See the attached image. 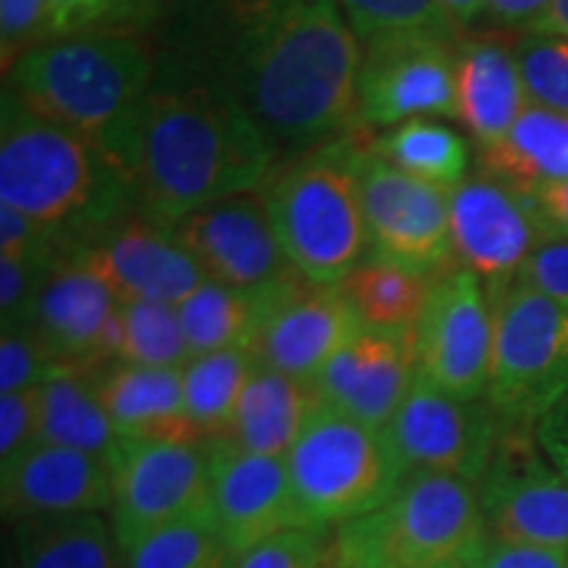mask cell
I'll list each match as a JSON object with an SVG mask.
<instances>
[{"mask_svg":"<svg viewBox=\"0 0 568 568\" xmlns=\"http://www.w3.org/2000/svg\"><path fill=\"white\" fill-rule=\"evenodd\" d=\"M105 460L111 471L109 518L124 552L153 531L211 514L205 445L119 437Z\"/></svg>","mask_w":568,"mask_h":568,"instance_id":"obj_9","label":"cell"},{"mask_svg":"<svg viewBox=\"0 0 568 568\" xmlns=\"http://www.w3.org/2000/svg\"><path fill=\"white\" fill-rule=\"evenodd\" d=\"M209 280L266 293L297 276L276 237L261 190L224 197L172 224Z\"/></svg>","mask_w":568,"mask_h":568,"instance_id":"obj_19","label":"cell"},{"mask_svg":"<svg viewBox=\"0 0 568 568\" xmlns=\"http://www.w3.org/2000/svg\"><path fill=\"white\" fill-rule=\"evenodd\" d=\"M124 556V568H232L234 560L211 514L153 531Z\"/></svg>","mask_w":568,"mask_h":568,"instance_id":"obj_33","label":"cell"},{"mask_svg":"<svg viewBox=\"0 0 568 568\" xmlns=\"http://www.w3.org/2000/svg\"><path fill=\"white\" fill-rule=\"evenodd\" d=\"M481 174L535 195L568 180V113L527 105L506 138L481 151Z\"/></svg>","mask_w":568,"mask_h":568,"instance_id":"obj_27","label":"cell"},{"mask_svg":"<svg viewBox=\"0 0 568 568\" xmlns=\"http://www.w3.org/2000/svg\"><path fill=\"white\" fill-rule=\"evenodd\" d=\"M416 379V332L364 329L314 376L316 400L385 432Z\"/></svg>","mask_w":568,"mask_h":568,"instance_id":"obj_21","label":"cell"},{"mask_svg":"<svg viewBox=\"0 0 568 568\" xmlns=\"http://www.w3.org/2000/svg\"><path fill=\"white\" fill-rule=\"evenodd\" d=\"M0 34H3V71L32 51L45 38V0H0ZM45 42V40H42Z\"/></svg>","mask_w":568,"mask_h":568,"instance_id":"obj_40","label":"cell"},{"mask_svg":"<svg viewBox=\"0 0 568 568\" xmlns=\"http://www.w3.org/2000/svg\"><path fill=\"white\" fill-rule=\"evenodd\" d=\"M134 203L130 184L98 140L45 122L3 95L0 205L80 240Z\"/></svg>","mask_w":568,"mask_h":568,"instance_id":"obj_3","label":"cell"},{"mask_svg":"<svg viewBox=\"0 0 568 568\" xmlns=\"http://www.w3.org/2000/svg\"><path fill=\"white\" fill-rule=\"evenodd\" d=\"M516 282L568 305V237L550 234L548 240H542Z\"/></svg>","mask_w":568,"mask_h":568,"instance_id":"obj_41","label":"cell"},{"mask_svg":"<svg viewBox=\"0 0 568 568\" xmlns=\"http://www.w3.org/2000/svg\"><path fill=\"white\" fill-rule=\"evenodd\" d=\"M116 0H45V38L77 34L95 24Z\"/></svg>","mask_w":568,"mask_h":568,"instance_id":"obj_43","label":"cell"},{"mask_svg":"<svg viewBox=\"0 0 568 568\" xmlns=\"http://www.w3.org/2000/svg\"><path fill=\"white\" fill-rule=\"evenodd\" d=\"M456 45L435 34H397L364 42L358 122L397 126L410 119L456 116Z\"/></svg>","mask_w":568,"mask_h":568,"instance_id":"obj_16","label":"cell"},{"mask_svg":"<svg viewBox=\"0 0 568 568\" xmlns=\"http://www.w3.org/2000/svg\"><path fill=\"white\" fill-rule=\"evenodd\" d=\"M314 406L316 395L308 382L255 364L222 439L253 456L287 458Z\"/></svg>","mask_w":568,"mask_h":568,"instance_id":"obj_25","label":"cell"},{"mask_svg":"<svg viewBox=\"0 0 568 568\" xmlns=\"http://www.w3.org/2000/svg\"><path fill=\"white\" fill-rule=\"evenodd\" d=\"M98 374L101 368H59L42 382L38 443L109 458L119 435L98 393Z\"/></svg>","mask_w":568,"mask_h":568,"instance_id":"obj_28","label":"cell"},{"mask_svg":"<svg viewBox=\"0 0 568 568\" xmlns=\"http://www.w3.org/2000/svg\"><path fill=\"white\" fill-rule=\"evenodd\" d=\"M30 329L59 368H105L119 361L122 301L71 240L61 245L34 301Z\"/></svg>","mask_w":568,"mask_h":568,"instance_id":"obj_13","label":"cell"},{"mask_svg":"<svg viewBox=\"0 0 568 568\" xmlns=\"http://www.w3.org/2000/svg\"><path fill=\"white\" fill-rule=\"evenodd\" d=\"M55 372L59 366L30 326L3 329V337H0V395L40 387Z\"/></svg>","mask_w":568,"mask_h":568,"instance_id":"obj_38","label":"cell"},{"mask_svg":"<svg viewBox=\"0 0 568 568\" xmlns=\"http://www.w3.org/2000/svg\"><path fill=\"white\" fill-rule=\"evenodd\" d=\"M361 197L372 255L426 274L450 268V187L418 180L366 148Z\"/></svg>","mask_w":568,"mask_h":568,"instance_id":"obj_12","label":"cell"},{"mask_svg":"<svg viewBox=\"0 0 568 568\" xmlns=\"http://www.w3.org/2000/svg\"><path fill=\"white\" fill-rule=\"evenodd\" d=\"M6 77L34 116L98 142L116 132L155 84L148 42L111 30L38 42Z\"/></svg>","mask_w":568,"mask_h":568,"instance_id":"obj_4","label":"cell"},{"mask_svg":"<svg viewBox=\"0 0 568 568\" xmlns=\"http://www.w3.org/2000/svg\"><path fill=\"white\" fill-rule=\"evenodd\" d=\"M109 460L61 445L34 443L0 464V510L6 524L27 518L109 514Z\"/></svg>","mask_w":568,"mask_h":568,"instance_id":"obj_22","label":"cell"},{"mask_svg":"<svg viewBox=\"0 0 568 568\" xmlns=\"http://www.w3.org/2000/svg\"><path fill=\"white\" fill-rule=\"evenodd\" d=\"M361 42L397 34H435L453 40L458 30L443 0H337Z\"/></svg>","mask_w":568,"mask_h":568,"instance_id":"obj_35","label":"cell"},{"mask_svg":"<svg viewBox=\"0 0 568 568\" xmlns=\"http://www.w3.org/2000/svg\"><path fill=\"white\" fill-rule=\"evenodd\" d=\"M361 61L364 45L337 0H268L224 88L276 151L305 153L358 122Z\"/></svg>","mask_w":568,"mask_h":568,"instance_id":"obj_2","label":"cell"},{"mask_svg":"<svg viewBox=\"0 0 568 568\" xmlns=\"http://www.w3.org/2000/svg\"><path fill=\"white\" fill-rule=\"evenodd\" d=\"M366 148L337 138L274 166L261 184L274 232L295 272L316 284H339L372 253L361 197Z\"/></svg>","mask_w":568,"mask_h":568,"instance_id":"obj_5","label":"cell"},{"mask_svg":"<svg viewBox=\"0 0 568 568\" xmlns=\"http://www.w3.org/2000/svg\"><path fill=\"white\" fill-rule=\"evenodd\" d=\"M101 145L130 184L134 205L161 224L258 190L280 155L224 84L203 82L153 84Z\"/></svg>","mask_w":568,"mask_h":568,"instance_id":"obj_1","label":"cell"},{"mask_svg":"<svg viewBox=\"0 0 568 568\" xmlns=\"http://www.w3.org/2000/svg\"><path fill=\"white\" fill-rule=\"evenodd\" d=\"M205 453L211 516L232 556L255 548L280 531L303 527L287 460L253 456L224 439L205 445Z\"/></svg>","mask_w":568,"mask_h":568,"instance_id":"obj_20","label":"cell"},{"mask_svg":"<svg viewBox=\"0 0 568 568\" xmlns=\"http://www.w3.org/2000/svg\"><path fill=\"white\" fill-rule=\"evenodd\" d=\"M479 487L410 471L374 514L337 527L343 568H471L489 542Z\"/></svg>","mask_w":568,"mask_h":568,"instance_id":"obj_6","label":"cell"},{"mask_svg":"<svg viewBox=\"0 0 568 568\" xmlns=\"http://www.w3.org/2000/svg\"><path fill=\"white\" fill-rule=\"evenodd\" d=\"M84 261L103 276L119 301L180 305L209 280L195 255L182 245L172 224L140 209L126 211L80 240H71Z\"/></svg>","mask_w":568,"mask_h":568,"instance_id":"obj_17","label":"cell"},{"mask_svg":"<svg viewBox=\"0 0 568 568\" xmlns=\"http://www.w3.org/2000/svg\"><path fill=\"white\" fill-rule=\"evenodd\" d=\"M537 443L550 464L568 479V393L539 418Z\"/></svg>","mask_w":568,"mask_h":568,"instance_id":"obj_44","label":"cell"},{"mask_svg":"<svg viewBox=\"0 0 568 568\" xmlns=\"http://www.w3.org/2000/svg\"><path fill=\"white\" fill-rule=\"evenodd\" d=\"M284 460L303 527L358 521L385 506L406 477L385 432L318 400Z\"/></svg>","mask_w":568,"mask_h":568,"instance_id":"obj_7","label":"cell"},{"mask_svg":"<svg viewBox=\"0 0 568 568\" xmlns=\"http://www.w3.org/2000/svg\"><path fill=\"white\" fill-rule=\"evenodd\" d=\"M261 311H264V293H247L216 280H205L195 293L176 305L193 358L251 345Z\"/></svg>","mask_w":568,"mask_h":568,"instance_id":"obj_31","label":"cell"},{"mask_svg":"<svg viewBox=\"0 0 568 568\" xmlns=\"http://www.w3.org/2000/svg\"><path fill=\"white\" fill-rule=\"evenodd\" d=\"M232 568H343L337 529L295 527L234 556Z\"/></svg>","mask_w":568,"mask_h":568,"instance_id":"obj_37","label":"cell"},{"mask_svg":"<svg viewBox=\"0 0 568 568\" xmlns=\"http://www.w3.org/2000/svg\"><path fill=\"white\" fill-rule=\"evenodd\" d=\"M372 151L418 180L456 187L466 180L468 145L450 126L432 119H410L374 140Z\"/></svg>","mask_w":568,"mask_h":568,"instance_id":"obj_32","label":"cell"},{"mask_svg":"<svg viewBox=\"0 0 568 568\" xmlns=\"http://www.w3.org/2000/svg\"><path fill=\"white\" fill-rule=\"evenodd\" d=\"M487 295L495 314L487 400L503 426L537 432L568 393V305L521 282Z\"/></svg>","mask_w":568,"mask_h":568,"instance_id":"obj_8","label":"cell"},{"mask_svg":"<svg viewBox=\"0 0 568 568\" xmlns=\"http://www.w3.org/2000/svg\"><path fill=\"white\" fill-rule=\"evenodd\" d=\"M6 568H13V564H6Z\"/></svg>","mask_w":568,"mask_h":568,"instance_id":"obj_49","label":"cell"},{"mask_svg":"<svg viewBox=\"0 0 568 568\" xmlns=\"http://www.w3.org/2000/svg\"><path fill=\"white\" fill-rule=\"evenodd\" d=\"M529 32H548L558 34V38H568V0H552L548 13Z\"/></svg>","mask_w":568,"mask_h":568,"instance_id":"obj_48","label":"cell"},{"mask_svg":"<svg viewBox=\"0 0 568 568\" xmlns=\"http://www.w3.org/2000/svg\"><path fill=\"white\" fill-rule=\"evenodd\" d=\"M40 387L0 395V464H9L38 443Z\"/></svg>","mask_w":568,"mask_h":568,"instance_id":"obj_39","label":"cell"},{"mask_svg":"<svg viewBox=\"0 0 568 568\" xmlns=\"http://www.w3.org/2000/svg\"><path fill=\"white\" fill-rule=\"evenodd\" d=\"M111 518L105 514L42 516L11 524L13 568H124Z\"/></svg>","mask_w":568,"mask_h":568,"instance_id":"obj_26","label":"cell"},{"mask_svg":"<svg viewBox=\"0 0 568 568\" xmlns=\"http://www.w3.org/2000/svg\"><path fill=\"white\" fill-rule=\"evenodd\" d=\"M447 17L456 30H466L479 17H485V0H443Z\"/></svg>","mask_w":568,"mask_h":568,"instance_id":"obj_47","label":"cell"},{"mask_svg":"<svg viewBox=\"0 0 568 568\" xmlns=\"http://www.w3.org/2000/svg\"><path fill=\"white\" fill-rule=\"evenodd\" d=\"M535 203L548 232L558 234V237H568V180L539 190V193H535Z\"/></svg>","mask_w":568,"mask_h":568,"instance_id":"obj_46","label":"cell"},{"mask_svg":"<svg viewBox=\"0 0 568 568\" xmlns=\"http://www.w3.org/2000/svg\"><path fill=\"white\" fill-rule=\"evenodd\" d=\"M456 119L481 151L506 138L529 105L516 40L506 34H471L456 48Z\"/></svg>","mask_w":568,"mask_h":568,"instance_id":"obj_23","label":"cell"},{"mask_svg":"<svg viewBox=\"0 0 568 568\" xmlns=\"http://www.w3.org/2000/svg\"><path fill=\"white\" fill-rule=\"evenodd\" d=\"M516 63L531 105L568 113V38L524 32L516 40Z\"/></svg>","mask_w":568,"mask_h":568,"instance_id":"obj_36","label":"cell"},{"mask_svg":"<svg viewBox=\"0 0 568 568\" xmlns=\"http://www.w3.org/2000/svg\"><path fill=\"white\" fill-rule=\"evenodd\" d=\"M552 0H485V17L503 30L529 32L550 9Z\"/></svg>","mask_w":568,"mask_h":568,"instance_id":"obj_45","label":"cell"},{"mask_svg":"<svg viewBox=\"0 0 568 568\" xmlns=\"http://www.w3.org/2000/svg\"><path fill=\"white\" fill-rule=\"evenodd\" d=\"M361 329L364 324L339 284H316L297 274L264 293L251 347L258 364L311 385Z\"/></svg>","mask_w":568,"mask_h":568,"instance_id":"obj_18","label":"cell"},{"mask_svg":"<svg viewBox=\"0 0 568 568\" xmlns=\"http://www.w3.org/2000/svg\"><path fill=\"white\" fill-rule=\"evenodd\" d=\"M495 314L477 274L450 266L437 274L416 329V374L447 395L487 397Z\"/></svg>","mask_w":568,"mask_h":568,"instance_id":"obj_11","label":"cell"},{"mask_svg":"<svg viewBox=\"0 0 568 568\" xmlns=\"http://www.w3.org/2000/svg\"><path fill=\"white\" fill-rule=\"evenodd\" d=\"M98 393L119 437L197 443L184 408L182 368L132 366L116 361L98 374Z\"/></svg>","mask_w":568,"mask_h":568,"instance_id":"obj_24","label":"cell"},{"mask_svg":"<svg viewBox=\"0 0 568 568\" xmlns=\"http://www.w3.org/2000/svg\"><path fill=\"white\" fill-rule=\"evenodd\" d=\"M477 487L489 535L568 548V479L545 456L535 429L503 426Z\"/></svg>","mask_w":568,"mask_h":568,"instance_id":"obj_15","label":"cell"},{"mask_svg":"<svg viewBox=\"0 0 568 568\" xmlns=\"http://www.w3.org/2000/svg\"><path fill=\"white\" fill-rule=\"evenodd\" d=\"M471 568H568V548L489 537L487 548Z\"/></svg>","mask_w":568,"mask_h":568,"instance_id":"obj_42","label":"cell"},{"mask_svg":"<svg viewBox=\"0 0 568 568\" xmlns=\"http://www.w3.org/2000/svg\"><path fill=\"white\" fill-rule=\"evenodd\" d=\"M264 3H268V0H264Z\"/></svg>","mask_w":568,"mask_h":568,"instance_id":"obj_50","label":"cell"},{"mask_svg":"<svg viewBox=\"0 0 568 568\" xmlns=\"http://www.w3.org/2000/svg\"><path fill=\"white\" fill-rule=\"evenodd\" d=\"M500 432L503 424L487 397L464 400L416 374L385 437L406 474H450L479 485Z\"/></svg>","mask_w":568,"mask_h":568,"instance_id":"obj_10","label":"cell"},{"mask_svg":"<svg viewBox=\"0 0 568 568\" xmlns=\"http://www.w3.org/2000/svg\"><path fill=\"white\" fill-rule=\"evenodd\" d=\"M193 358L176 305L155 301H122L119 364L151 368H184Z\"/></svg>","mask_w":568,"mask_h":568,"instance_id":"obj_34","label":"cell"},{"mask_svg":"<svg viewBox=\"0 0 568 568\" xmlns=\"http://www.w3.org/2000/svg\"><path fill=\"white\" fill-rule=\"evenodd\" d=\"M453 261L487 282V293L518 280L529 255L550 237L535 195L489 174L450 187Z\"/></svg>","mask_w":568,"mask_h":568,"instance_id":"obj_14","label":"cell"},{"mask_svg":"<svg viewBox=\"0 0 568 568\" xmlns=\"http://www.w3.org/2000/svg\"><path fill=\"white\" fill-rule=\"evenodd\" d=\"M437 274L368 255L339 282V290L368 329L416 332Z\"/></svg>","mask_w":568,"mask_h":568,"instance_id":"obj_29","label":"cell"},{"mask_svg":"<svg viewBox=\"0 0 568 568\" xmlns=\"http://www.w3.org/2000/svg\"><path fill=\"white\" fill-rule=\"evenodd\" d=\"M258 358L253 347H230L209 355H195L182 368L184 408L201 445L216 443L230 429L247 382Z\"/></svg>","mask_w":568,"mask_h":568,"instance_id":"obj_30","label":"cell"}]
</instances>
